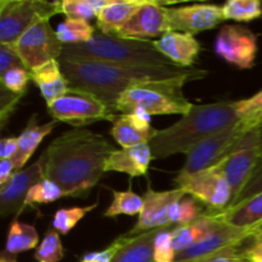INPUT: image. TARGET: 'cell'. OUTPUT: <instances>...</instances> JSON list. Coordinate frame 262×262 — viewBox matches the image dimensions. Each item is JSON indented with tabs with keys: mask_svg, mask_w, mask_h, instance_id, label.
Instances as JSON below:
<instances>
[{
	"mask_svg": "<svg viewBox=\"0 0 262 262\" xmlns=\"http://www.w3.org/2000/svg\"><path fill=\"white\" fill-rule=\"evenodd\" d=\"M174 183L177 184V188L206 205V210L210 214L224 212L233 201V192L229 183L214 168L192 176H177Z\"/></svg>",
	"mask_w": 262,
	"mask_h": 262,
	"instance_id": "cell-8",
	"label": "cell"
},
{
	"mask_svg": "<svg viewBox=\"0 0 262 262\" xmlns=\"http://www.w3.org/2000/svg\"><path fill=\"white\" fill-rule=\"evenodd\" d=\"M113 201L106 211L104 212L105 217H117L119 215L127 216H140L143 209V197L138 196L132 191V187H128L127 191H112Z\"/></svg>",
	"mask_w": 262,
	"mask_h": 262,
	"instance_id": "cell-27",
	"label": "cell"
},
{
	"mask_svg": "<svg viewBox=\"0 0 262 262\" xmlns=\"http://www.w3.org/2000/svg\"><path fill=\"white\" fill-rule=\"evenodd\" d=\"M160 229L138 235H130V239L123 246L113 262H155L154 261V242Z\"/></svg>",
	"mask_w": 262,
	"mask_h": 262,
	"instance_id": "cell-24",
	"label": "cell"
},
{
	"mask_svg": "<svg viewBox=\"0 0 262 262\" xmlns=\"http://www.w3.org/2000/svg\"><path fill=\"white\" fill-rule=\"evenodd\" d=\"M188 79L150 81L125 90L119 97L115 112L132 114L142 109L152 115H186L193 104L184 96L183 86Z\"/></svg>",
	"mask_w": 262,
	"mask_h": 262,
	"instance_id": "cell-5",
	"label": "cell"
},
{
	"mask_svg": "<svg viewBox=\"0 0 262 262\" xmlns=\"http://www.w3.org/2000/svg\"><path fill=\"white\" fill-rule=\"evenodd\" d=\"M239 246H232V247L224 248L219 252L210 255L207 257L197 262H248L246 260L243 251L239 250Z\"/></svg>",
	"mask_w": 262,
	"mask_h": 262,
	"instance_id": "cell-42",
	"label": "cell"
},
{
	"mask_svg": "<svg viewBox=\"0 0 262 262\" xmlns=\"http://www.w3.org/2000/svg\"><path fill=\"white\" fill-rule=\"evenodd\" d=\"M258 159H260V150H258L257 128L248 132L232 154L225 156L222 161L212 166L229 183L233 192V200L239 194L245 184L247 183L251 174L255 170Z\"/></svg>",
	"mask_w": 262,
	"mask_h": 262,
	"instance_id": "cell-12",
	"label": "cell"
},
{
	"mask_svg": "<svg viewBox=\"0 0 262 262\" xmlns=\"http://www.w3.org/2000/svg\"><path fill=\"white\" fill-rule=\"evenodd\" d=\"M61 13V2L43 0H2L0 2V43L12 45L23 33L41 20Z\"/></svg>",
	"mask_w": 262,
	"mask_h": 262,
	"instance_id": "cell-6",
	"label": "cell"
},
{
	"mask_svg": "<svg viewBox=\"0 0 262 262\" xmlns=\"http://www.w3.org/2000/svg\"><path fill=\"white\" fill-rule=\"evenodd\" d=\"M215 215L234 227L253 229L262 223V192L233 209Z\"/></svg>",
	"mask_w": 262,
	"mask_h": 262,
	"instance_id": "cell-23",
	"label": "cell"
},
{
	"mask_svg": "<svg viewBox=\"0 0 262 262\" xmlns=\"http://www.w3.org/2000/svg\"><path fill=\"white\" fill-rule=\"evenodd\" d=\"M182 189L174 188L170 191H155L147 186L143 193V209L138 216L137 224L128 235H138L160 228H170L176 224L179 212V204L186 197Z\"/></svg>",
	"mask_w": 262,
	"mask_h": 262,
	"instance_id": "cell-11",
	"label": "cell"
},
{
	"mask_svg": "<svg viewBox=\"0 0 262 262\" xmlns=\"http://www.w3.org/2000/svg\"><path fill=\"white\" fill-rule=\"evenodd\" d=\"M59 60H90L118 66H176L150 40L109 36L96 31L81 45H64Z\"/></svg>",
	"mask_w": 262,
	"mask_h": 262,
	"instance_id": "cell-4",
	"label": "cell"
},
{
	"mask_svg": "<svg viewBox=\"0 0 262 262\" xmlns=\"http://www.w3.org/2000/svg\"><path fill=\"white\" fill-rule=\"evenodd\" d=\"M115 150L100 133L84 128L67 130L45 150V178L55 182L64 196H81L99 183Z\"/></svg>",
	"mask_w": 262,
	"mask_h": 262,
	"instance_id": "cell-1",
	"label": "cell"
},
{
	"mask_svg": "<svg viewBox=\"0 0 262 262\" xmlns=\"http://www.w3.org/2000/svg\"><path fill=\"white\" fill-rule=\"evenodd\" d=\"M22 97L23 95L13 94L0 84V125L2 128L5 127L8 119L13 114Z\"/></svg>",
	"mask_w": 262,
	"mask_h": 262,
	"instance_id": "cell-40",
	"label": "cell"
},
{
	"mask_svg": "<svg viewBox=\"0 0 262 262\" xmlns=\"http://www.w3.org/2000/svg\"><path fill=\"white\" fill-rule=\"evenodd\" d=\"M248 262H262V241H256L255 245L243 251Z\"/></svg>",
	"mask_w": 262,
	"mask_h": 262,
	"instance_id": "cell-46",
	"label": "cell"
},
{
	"mask_svg": "<svg viewBox=\"0 0 262 262\" xmlns=\"http://www.w3.org/2000/svg\"><path fill=\"white\" fill-rule=\"evenodd\" d=\"M215 53L227 63L241 69L255 66L257 37L250 28L241 25H227L219 31L214 42Z\"/></svg>",
	"mask_w": 262,
	"mask_h": 262,
	"instance_id": "cell-13",
	"label": "cell"
},
{
	"mask_svg": "<svg viewBox=\"0 0 262 262\" xmlns=\"http://www.w3.org/2000/svg\"><path fill=\"white\" fill-rule=\"evenodd\" d=\"M206 210L201 206V202L197 201L193 197H184L179 205V214L177 225H188L202 217Z\"/></svg>",
	"mask_w": 262,
	"mask_h": 262,
	"instance_id": "cell-38",
	"label": "cell"
},
{
	"mask_svg": "<svg viewBox=\"0 0 262 262\" xmlns=\"http://www.w3.org/2000/svg\"><path fill=\"white\" fill-rule=\"evenodd\" d=\"M0 262H17V258H15L14 255H9V253L4 252L0 257Z\"/></svg>",
	"mask_w": 262,
	"mask_h": 262,
	"instance_id": "cell-48",
	"label": "cell"
},
{
	"mask_svg": "<svg viewBox=\"0 0 262 262\" xmlns=\"http://www.w3.org/2000/svg\"><path fill=\"white\" fill-rule=\"evenodd\" d=\"M97 205H99V201L95 202L94 205H90V206H74L69 207V209H59L54 214L51 225H53V228L56 232L63 235H67L72 229H74V227L89 212L96 209Z\"/></svg>",
	"mask_w": 262,
	"mask_h": 262,
	"instance_id": "cell-30",
	"label": "cell"
},
{
	"mask_svg": "<svg viewBox=\"0 0 262 262\" xmlns=\"http://www.w3.org/2000/svg\"><path fill=\"white\" fill-rule=\"evenodd\" d=\"M170 32L166 15V8L161 2H147L146 0L129 18L117 36L137 40L160 38L165 33Z\"/></svg>",
	"mask_w": 262,
	"mask_h": 262,
	"instance_id": "cell-17",
	"label": "cell"
},
{
	"mask_svg": "<svg viewBox=\"0 0 262 262\" xmlns=\"http://www.w3.org/2000/svg\"><path fill=\"white\" fill-rule=\"evenodd\" d=\"M64 257V247L59 233L55 229H49L35 251V260L37 262H59Z\"/></svg>",
	"mask_w": 262,
	"mask_h": 262,
	"instance_id": "cell-32",
	"label": "cell"
},
{
	"mask_svg": "<svg viewBox=\"0 0 262 262\" xmlns=\"http://www.w3.org/2000/svg\"><path fill=\"white\" fill-rule=\"evenodd\" d=\"M177 252L174 251L171 241L170 228H163L156 234L154 242V261L155 262H176Z\"/></svg>",
	"mask_w": 262,
	"mask_h": 262,
	"instance_id": "cell-34",
	"label": "cell"
},
{
	"mask_svg": "<svg viewBox=\"0 0 262 262\" xmlns=\"http://www.w3.org/2000/svg\"><path fill=\"white\" fill-rule=\"evenodd\" d=\"M61 197H64V192L61 191L60 187L55 182L43 178L42 181L38 182L30 189V192L26 196L25 202H23V209L26 206H33L36 204H51V202H55L56 200L61 199Z\"/></svg>",
	"mask_w": 262,
	"mask_h": 262,
	"instance_id": "cell-31",
	"label": "cell"
},
{
	"mask_svg": "<svg viewBox=\"0 0 262 262\" xmlns=\"http://www.w3.org/2000/svg\"><path fill=\"white\" fill-rule=\"evenodd\" d=\"M10 46L23 67L30 72L48 61L59 60L64 48L58 38L56 30H53L49 20L36 23Z\"/></svg>",
	"mask_w": 262,
	"mask_h": 262,
	"instance_id": "cell-10",
	"label": "cell"
},
{
	"mask_svg": "<svg viewBox=\"0 0 262 262\" xmlns=\"http://www.w3.org/2000/svg\"><path fill=\"white\" fill-rule=\"evenodd\" d=\"M18 150V137H5L0 141V159L12 160Z\"/></svg>",
	"mask_w": 262,
	"mask_h": 262,
	"instance_id": "cell-44",
	"label": "cell"
},
{
	"mask_svg": "<svg viewBox=\"0 0 262 262\" xmlns=\"http://www.w3.org/2000/svg\"><path fill=\"white\" fill-rule=\"evenodd\" d=\"M46 154L37 159V161L22 170L15 171L9 183L0 188V215L3 217L8 215L18 214L23 211V202L26 196L35 184L45 178Z\"/></svg>",
	"mask_w": 262,
	"mask_h": 262,
	"instance_id": "cell-14",
	"label": "cell"
},
{
	"mask_svg": "<svg viewBox=\"0 0 262 262\" xmlns=\"http://www.w3.org/2000/svg\"><path fill=\"white\" fill-rule=\"evenodd\" d=\"M112 136L122 148H129L141 143H150L155 137L158 129L151 127V124L137 114H118L114 120Z\"/></svg>",
	"mask_w": 262,
	"mask_h": 262,
	"instance_id": "cell-20",
	"label": "cell"
},
{
	"mask_svg": "<svg viewBox=\"0 0 262 262\" xmlns=\"http://www.w3.org/2000/svg\"><path fill=\"white\" fill-rule=\"evenodd\" d=\"M14 170L15 168L13 160H10V159L0 160V188L9 183V181L14 176Z\"/></svg>",
	"mask_w": 262,
	"mask_h": 262,
	"instance_id": "cell-45",
	"label": "cell"
},
{
	"mask_svg": "<svg viewBox=\"0 0 262 262\" xmlns=\"http://www.w3.org/2000/svg\"><path fill=\"white\" fill-rule=\"evenodd\" d=\"M169 30L196 35L211 30L224 20L222 7L215 4H192L166 8Z\"/></svg>",
	"mask_w": 262,
	"mask_h": 262,
	"instance_id": "cell-16",
	"label": "cell"
},
{
	"mask_svg": "<svg viewBox=\"0 0 262 262\" xmlns=\"http://www.w3.org/2000/svg\"><path fill=\"white\" fill-rule=\"evenodd\" d=\"M258 150H260V158L262 156V125L258 128Z\"/></svg>",
	"mask_w": 262,
	"mask_h": 262,
	"instance_id": "cell-49",
	"label": "cell"
},
{
	"mask_svg": "<svg viewBox=\"0 0 262 262\" xmlns=\"http://www.w3.org/2000/svg\"><path fill=\"white\" fill-rule=\"evenodd\" d=\"M224 19L251 22L262 15L260 0H229L222 7Z\"/></svg>",
	"mask_w": 262,
	"mask_h": 262,
	"instance_id": "cell-29",
	"label": "cell"
},
{
	"mask_svg": "<svg viewBox=\"0 0 262 262\" xmlns=\"http://www.w3.org/2000/svg\"><path fill=\"white\" fill-rule=\"evenodd\" d=\"M154 46L173 64L183 68H191L201 53V43L191 33L170 32L165 33L158 40L152 41Z\"/></svg>",
	"mask_w": 262,
	"mask_h": 262,
	"instance_id": "cell-18",
	"label": "cell"
},
{
	"mask_svg": "<svg viewBox=\"0 0 262 262\" xmlns=\"http://www.w3.org/2000/svg\"><path fill=\"white\" fill-rule=\"evenodd\" d=\"M61 13L67 18L87 20L97 17L96 10L92 5V0H63L61 2Z\"/></svg>",
	"mask_w": 262,
	"mask_h": 262,
	"instance_id": "cell-36",
	"label": "cell"
},
{
	"mask_svg": "<svg viewBox=\"0 0 262 262\" xmlns=\"http://www.w3.org/2000/svg\"><path fill=\"white\" fill-rule=\"evenodd\" d=\"M60 66L71 89L96 97L114 113L123 92L136 84L169 79L192 82L207 76L204 69L178 66H118L90 60H60Z\"/></svg>",
	"mask_w": 262,
	"mask_h": 262,
	"instance_id": "cell-2",
	"label": "cell"
},
{
	"mask_svg": "<svg viewBox=\"0 0 262 262\" xmlns=\"http://www.w3.org/2000/svg\"><path fill=\"white\" fill-rule=\"evenodd\" d=\"M31 79L36 86H41V84H49L53 82L58 81L59 78L64 76L63 71H61L60 60H51L48 63L42 64L38 68L33 69L30 72Z\"/></svg>",
	"mask_w": 262,
	"mask_h": 262,
	"instance_id": "cell-37",
	"label": "cell"
},
{
	"mask_svg": "<svg viewBox=\"0 0 262 262\" xmlns=\"http://www.w3.org/2000/svg\"><path fill=\"white\" fill-rule=\"evenodd\" d=\"M145 2L146 0H112L110 4L104 8L96 17V27L99 28V32L117 36L123 26Z\"/></svg>",
	"mask_w": 262,
	"mask_h": 262,
	"instance_id": "cell-22",
	"label": "cell"
},
{
	"mask_svg": "<svg viewBox=\"0 0 262 262\" xmlns=\"http://www.w3.org/2000/svg\"><path fill=\"white\" fill-rule=\"evenodd\" d=\"M261 192H262V156L258 159L255 170L252 171V174H251L247 183L245 184L242 191H241L239 194L233 200L232 204H230V206L228 207L227 210L233 209V207L243 204L245 201L252 199V197H255L256 194L261 193Z\"/></svg>",
	"mask_w": 262,
	"mask_h": 262,
	"instance_id": "cell-35",
	"label": "cell"
},
{
	"mask_svg": "<svg viewBox=\"0 0 262 262\" xmlns=\"http://www.w3.org/2000/svg\"><path fill=\"white\" fill-rule=\"evenodd\" d=\"M15 67H23L20 59L18 58L12 46L0 43V76Z\"/></svg>",
	"mask_w": 262,
	"mask_h": 262,
	"instance_id": "cell-43",
	"label": "cell"
},
{
	"mask_svg": "<svg viewBox=\"0 0 262 262\" xmlns=\"http://www.w3.org/2000/svg\"><path fill=\"white\" fill-rule=\"evenodd\" d=\"M31 81V74L25 67H15L9 69L7 73L0 76V84L13 94L25 95L27 84Z\"/></svg>",
	"mask_w": 262,
	"mask_h": 262,
	"instance_id": "cell-33",
	"label": "cell"
},
{
	"mask_svg": "<svg viewBox=\"0 0 262 262\" xmlns=\"http://www.w3.org/2000/svg\"><path fill=\"white\" fill-rule=\"evenodd\" d=\"M95 27L90 22L74 18H66L56 27V35L63 45H81L94 38Z\"/></svg>",
	"mask_w": 262,
	"mask_h": 262,
	"instance_id": "cell-26",
	"label": "cell"
},
{
	"mask_svg": "<svg viewBox=\"0 0 262 262\" xmlns=\"http://www.w3.org/2000/svg\"><path fill=\"white\" fill-rule=\"evenodd\" d=\"M251 238H253L255 241H262V223L251 229Z\"/></svg>",
	"mask_w": 262,
	"mask_h": 262,
	"instance_id": "cell-47",
	"label": "cell"
},
{
	"mask_svg": "<svg viewBox=\"0 0 262 262\" xmlns=\"http://www.w3.org/2000/svg\"><path fill=\"white\" fill-rule=\"evenodd\" d=\"M247 133V130L238 122L237 124L207 137L187 154L186 163L178 176H192L212 168L225 156L232 154Z\"/></svg>",
	"mask_w": 262,
	"mask_h": 262,
	"instance_id": "cell-9",
	"label": "cell"
},
{
	"mask_svg": "<svg viewBox=\"0 0 262 262\" xmlns=\"http://www.w3.org/2000/svg\"><path fill=\"white\" fill-rule=\"evenodd\" d=\"M239 123L247 132L262 125V90L248 99L234 101Z\"/></svg>",
	"mask_w": 262,
	"mask_h": 262,
	"instance_id": "cell-28",
	"label": "cell"
},
{
	"mask_svg": "<svg viewBox=\"0 0 262 262\" xmlns=\"http://www.w3.org/2000/svg\"><path fill=\"white\" fill-rule=\"evenodd\" d=\"M154 159L150 143H141L129 148L115 150L105 163L106 171H119L132 178L147 174L148 166Z\"/></svg>",
	"mask_w": 262,
	"mask_h": 262,
	"instance_id": "cell-19",
	"label": "cell"
},
{
	"mask_svg": "<svg viewBox=\"0 0 262 262\" xmlns=\"http://www.w3.org/2000/svg\"><path fill=\"white\" fill-rule=\"evenodd\" d=\"M130 239V235L124 234L118 237L110 246L102 251H94L82 256L81 262H113L120 248Z\"/></svg>",
	"mask_w": 262,
	"mask_h": 262,
	"instance_id": "cell-39",
	"label": "cell"
},
{
	"mask_svg": "<svg viewBox=\"0 0 262 262\" xmlns=\"http://www.w3.org/2000/svg\"><path fill=\"white\" fill-rule=\"evenodd\" d=\"M55 125L56 120H51V122L43 123V124H37V117L36 115L31 117L25 129L18 136V150L14 158L12 159L13 163H14L15 171L22 170V168L27 164L31 156L35 154L43 138L50 135Z\"/></svg>",
	"mask_w": 262,
	"mask_h": 262,
	"instance_id": "cell-21",
	"label": "cell"
},
{
	"mask_svg": "<svg viewBox=\"0 0 262 262\" xmlns=\"http://www.w3.org/2000/svg\"><path fill=\"white\" fill-rule=\"evenodd\" d=\"M238 122L239 117L234 101L193 105L178 122L158 130L150 142L154 159L188 154L207 137L227 129Z\"/></svg>",
	"mask_w": 262,
	"mask_h": 262,
	"instance_id": "cell-3",
	"label": "cell"
},
{
	"mask_svg": "<svg viewBox=\"0 0 262 262\" xmlns=\"http://www.w3.org/2000/svg\"><path fill=\"white\" fill-rule=\"evenodd\" d=\"M38 247V233L33 225L20 223L14 217L9 225L5 243V252L9 255L26 252Z\"/></svg>",
	"mask_w": 262,
	"mask_h": 262,
	"instance_id": "cell-25",
	"label": "cell"
},
{
	"mask_svg": "<svg viewBox=\"0 0 262 262\" xmlns=\"http://www.w3.org/2000/svg\"><path fill=\"white\" fill-rule=\"evenodd\" d=\"M215 215V214H214ZM214 229L196 245L177 255L176 262H197L232 246H239L251 238V229L238 228L223 222L219 216Z\"/></svg>",
	"mask_w": 262,
	"mask_h": 262,
	"instance_id": "cell-15",
	"label": "cell"
},
{
	"mask_svg": "<svg viewBox=\"0 0 262 262\" xmlns=\"http://www.w3.org/2000/svg\"><path fill=\"white\" fill-rule=\"evenodd\" d=\"M69 89H71V87H69V81L67 79L66 76H63L61 78H59L58 81L53 82V83L41 84V86H38V90H40L41 95H42V97L45 99L48 106H50V105L54 104L56 100L63 97L64 95L69 91Z\"/></svg>",
	"mask_w": 262,
	"mask_h": 262,
	"instance_id": "cell-41",
	"label": "cell"
},
{
	"mask_svg": "<svg viewBox=\"0 0 262 262\" xmlns=\"http://www.w3.org/2000/svg\"><path fill=\"white\" fill-rule=\"evenodd\" d=\"M48 112L56 122L68 123L76 128L94 124L99 120L114 123L118 114L89 94L69 89L63 97L48 106Z\"/></svg>",
	"mask_w": 262,
	"mask_h": 262,
	"instance_id": "cell-7",
	"label": "cell"
}]
</instances>
